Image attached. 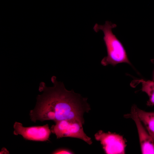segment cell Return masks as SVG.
I'll return each mask as SVG.
<instances>
[{
	"label": "cell",
	"instance_id": "6",
	"mask_svg": "<svg viewBox=\"0 0 154 154\" xmlns=\"http://www.w3.org/2000/svg\"><path fill=\"white\" fill-rule=\"evenodd\" d=\"M125 117L132 119L135 123L142 153L154 154V141L143 126L136 113L134 105L132 107L131 113L125 115Z\"/></svg>",
	"mask_w": 154,
	"mask_h": 154
},
{
	"label": "cell",
	"instance_id": "10",
	"mask_svg": "<svg viewBox=\"0 0 154 154\" xmlns=\"http://www.w3.org/2000/svg\"><path fill=\"white\" fill-rule=\"evenodd\" d=\"M151 62L154 65V59H151ZM152 80L154 81V69L153 71Z\"/></svg>",
	"mask_w": 154,
	"mask_h": 154
},
{
	"label": "cell",
	"instance_id": "9",
	"mask_svg": "<svg viewBox=\"0 0 154 154\" xmlns=\"http://www.w3.org/2000/svg\"><path fill=\"white\" fill-rule=\"evenodd\" d=\"M52 154H74V153L71 151L66 149H59L53 151Z\"/></svg>",
	"mask_w": 154,
	"mask_h": 154
},
{
	"label": "cell",
	"instance_id": "8",
	"mask_svg": "<svg viewBox=\"0 0 154 154\" xmlns=\"http://www.w3.org/2000/svg\"><path fill=\"white\" fill-rule=\"evenodd\" d=\"M141 84V90L146 93L149 97L147 104L149 106L154 105V81L152 80H146L143 79L135 80Z\"/></svg>",
	"mask_w": 154,
	"mask_h": 154
},
{
	"label": "cell",
	"instance_id": "7",
	"mask_svg": "<svg viewBox=\"0 0 154 154\" xmlns=\"http://www.w3.org/2000/svg\"><path fill=\"white\" fill-rule=\"evenodd\" d=\"M134 106L139 119L154 141V112H146Z\"/></svg>",
	"mask_w": 154,
	"mask_h": 154
},
{
	"label": "cell",
	"instance_id": "5",
	"mask_svg": "<svg viewBox=\"0 0 154 154\" xmlns=\"http://www.w3.org/2000/svg\"><path fill=\"white\" fill-rule=\"evenodd\" d=\"M13 128L14 135H20L26 140L33 141H49L51 132L48 124L43 126L25 127L22 123L16 121L13 125Z\"/></svg>",
	"mask_w": 154,
	"mask_h": 154
},
{
	"label": "cell",
	"instance_id": "4",
	"mask_svg": "<svg viewBox=\"0 0 154 154\" xmlns=\"http://www.w3.org/2000/svg\"><path fill=\"white\" fill-rule=\"evenodd\" d=\"M95 139L100 141L105 153L108 154H125V140L121 135L110 132L99 130L94 135Z\"/></svg>",
	"mask_w": 154,
	"mask_h": 154
},
{
	"label": "cell",
	"instance_id": "2",
	"mask_svg": "<svg viewBox=\"0 0 154 154\" xmlns=\"http://www.w3.org/2000/svg\"><path fill=\"white\" fill-rule=\"evenodd\" d=\"M116 27V24L106 21L103 25L96 24L93 27L95 32L101 30L104 34L103 39L107 55L102 60L101 64L104 66L109 64L115 66L119 63H125L132 65L123 45L112 32V29Z\"/></svg>",
	"mask_w": 154,
	"mask_h": 154
},
{
	"label": "cell",
	"instance_id": "1",
	"mask_svg": "<svg viewBox=\"0 0 154 154\" xmlns=\"http://www.w3.org/2000/svg\"><path fill=\"white\" fill-rule=\"evenodd\" d=\"M52 87H47L41 82L39 90L43 93L37 97L35 108L30 111L31 120L43 121L52 120L55 122L65 119H75L83 124L84 115L91 110L87 98L72 90H67L62 82L58 81L54 76L51 78Z\"/></svg>",
	"mask_w": 154,
	"mask_h": 154
},
{
	"label": "cell",
	"instance_id": "3",
	"mask_svg": "<svg viewBox=\"0 0 154 154\" xmlns=\"http://www.w3.org/2000/svg\"><path fill=\"white\" fill-rule=\"evenodd\" d=\"M50 128L51 132L55 134L57 139L70 137L82 139L90 145L92 143L91 138L84 131L83 124L75 119H65L55 122Z\"/></svg>",
	"mask_w": 154,
	"mask_h": 154
}]
</instances>
